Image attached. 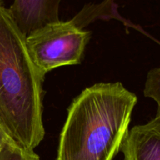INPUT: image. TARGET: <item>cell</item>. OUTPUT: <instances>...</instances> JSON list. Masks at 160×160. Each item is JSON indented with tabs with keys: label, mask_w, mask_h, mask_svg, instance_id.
<instances>
[{
	"label": "cell",
	"mask_w": 160,
	"mask_h": 160,
	"mask_svg": "<svg viewBox=\"0 0 160 160\" xmlns=\"http://www.w3.org/2000/svg\"><path fill=\"white\" fill-rule=\"evenodd\" d=\"M44 78L30 58L26 37L0 0V125L12 140L32 150L45 137Z\"/></svg>",
	"instance_id": "7a4b0ae2"
},
{
	"label": "cell",
	"mask_w": 160,
	"mask_h": 160,
	"mask_svg": "<svg viewBox=\"0 0 160 160\" xmlns=\"http://www.w3.org/2000/svg\"><path fill=\"white\" fill-rule=\"evenodd\" d=\"M91 33L71 20L49 23L26 37L30 58L45 76L53 69L81 63Z\"/></svg>",
	"instance_id": "3957f363"
},
{
	"label": "cell",
	"mask_w": 160,
	"mask_h": 160,
	"mask_svg": "<svg viewBox=\"0 0 160 160\" xmlns=\"http://www.w3.org/2000/svg\"><path fill=\"white\" fill-rule=\"evenodd\" d=\"M137 102V95L120 82L84 89L67 109L56 160L113 159Z\"/></svg>",
	"instance_id": "6da1fadb"
},
{
	"label": "cell",
	"mask_w": 160,
	"mask_h": 160,
	"mask_svg": "<svg viewBox=\"0 0 160 160\" xmlns=\"http://www.w3.org/2000/svg\"><path fill=\"white\" fill-rule=\"evenodd\" d=\"M62 0H13L9 12L20 32L27 37L49 23L60 21Z\"/></svg>",
	"instance_id": "277c9868"
},
{
	"label": "cell",
	"mask_w": 160,
	"mask_h": 160,
	"mask_svg": "<svg viewBox=\"0 0 160 160\" xmlns=\"http://www.w3.org/2000/svg\"><path fill=\"white\" fill-rule=\"evenodd\" d=\"M109 20V19H117L123 22L125 25L129 28H136L139 31H142L144 34L147 36H151L147 34L140 27L136 26L131 22L123 19L120 17L117 11V5L114 3V0H104L99 4H89L85 5L83 9L71 19V22L74 23L80 29H84L86 26L90 24L96 20Z\"/></svg>",
	"instance_id": "8992f818"
},
{
	"label": "cell",
	"mask_w": 160,
	"mask_h": 160,
	"mask_svg": "<svg viewBox=\"0 0 160 160\" xmlns=\"http://www.w3.org/2000/svg\"><path fill=\"white\" fill-rule=\"evenodd\" d=\"M10 138V136L6 133V131L3 129L2 127L0 125V148L6 140Z\"/></svg>",
	"instance_id": "9c48e42d"
},
{
	"label": "cell",
	"mask_w": 160,
	"mask_h": 160,
	"mask_svg": "<svg viewBox=\"0 0 160 160\" xmlns=\"http://www.w3.org/2000/svg\"><path fill=\"white\" fill-rule=\"evenodd\" d=\"M144 95L154 100L157 104V110H160V69L159 67L152 69L148 73Z\"/></svg>",
	"instance_id": "ba28073f"
},
{
	"label": "cell",
	"mask_w": 160,
	"mask_h": 160,
	"mask_svg": "<svg viewBox=\"0 0 160 160\" xmlns=\"http://www.w3.org/2000/svg\"><path fill=\"white\" fill-rule=\"evenodd\" d=\"M120 150L123 160H160V110L147 123L128 130Z\"/></svg>",
	"instance_id": "5b68a950"
},
{
	"label": "cell",
	"mask_w": 160,
	"mask_h": 160,
	"mask_svg": "<svg viewBox=\"0 0 160 160\" xmlns=\"http://www.w3.org/2000/svg\"><path fill=\"white\" fill-rule=\"evenodd\" d=\"M0 160H40L34 150L26 148L9 138L0 148Z\"/></svg>",
	"instance_id": "52a82bcc"
}]
</instances>
